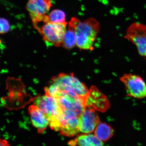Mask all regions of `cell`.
I'll return each mask as SVG.
<instances>
[{
  "label": "cell",
  "instance_id": "obj_15",
  "mask_svg": "<svg viewBox=\"0 0 146 146\" xmlns=\"http://www.w3.org/2000/svg\"><path fill=\"white\" fill-rule=\"evenodd\" d=\"M62 46L66 49H72L76 46L75 33L73 29L68 27L64 36Z\"/></svg>",
  "mask_w": 146,
  "mask_h": 146
},
{
  "label": "cell",
  "instance_id": "obj_17",
  "mask_svg": "<svg viewBox=\"0 0 146 146\" xmlns=\"http://www.w3.org/2000/svg\"><path fill=\"white\" fill-rule=\"evenodd\" d=\"M10 26L8 20L4 18H1V33L5 34L10 30Z\"/></svg>",
  "mask_w": 146,
  "mask_h": 146
},
{
  "label": "cell",
  "instance_id": "obj_9",
  "mask_svg": "<svg viewBox=\"0 0 146 146\" xmlns=\"http://www.w3.org/2000/svg\"><path fill=\"white\" fill-rule=\"evenodd\" d=\"M86 108L94 110L104 112L110 108V103L108 98L100 92L97 88L92 86L89 89L88 95L86 100Z\"/></svg>",
  "mask_w": 146,
  "mask_h": 146
},
{
  "label": "cell",
  "instance_id": "obj_7",
  "mask_svg": "<svg viewBox=\"0 0 146 146\" xmlns=\"http://www.w3.org/2000/svg\"><path fill=\"white\" fill-rule=\"evenodd\" d=\"M125 37L136 46L139 54L146 59V26L135 23L130 25Z\"/></svg>",
  "mask_w": 146,
  "mask_h": 146
},
{
  "label": "cell",
  "instance_id": "obj_16",
  "mask_svg": "<svg viewBox=\"0 0 146 146\" xmlns=\"http://www.w3.org/2000/svg\"><path fill=\"white\" fill-rule=\"evenodd\" d=\"M48 16L50 22L54 23H63L65 21L66 15L63 11L56 9L52 11Z\"/></svg>",
  "mask_w": 146,
  "mask_h": 146
},
{
  "label": "cell",
  "instance_id": "obj_14",
  "mask_svg": "<svg viewBox=\"0 0 146 146\" xmlns=\"http://www.w3.org/2000/svg\"><path fill=\"white\" fill-rule=\"evenodd\" d=\"M114 129L108 124L100 123L94 130V135L102 141H106L113 135Z\"/></svg>",
  "mask_w": 146,
  "mask_h": 146
},
{
  "label": "cell",
  "instance_id": "obj_1",
  "mask_svg": "<svg viewBox=\"0 0 146 146\" xmlns=\"http://www.w3.org/2000/svg\"><path fill=\"white\" fill-rule=\"evenodd\" d=\"M68 27L75 33L76 46L81 50H92L100 31L99 23L94 18L83 21L75 17L71 18Z\"/></svg>",
  "mask_w": 146,
  "mask_h": 146
},
{
  "label": "cell",
  "instance_id": "obj_10",
  "mask_svg": "<svg viewBox=\"0 0 146 146\" xmlns=\"http://www.w3.org/2000/svg\"><path fill=\"white\" fill-rule=\"evenodd\" d=\"M80 132L85 134L93 132L100 123V119L96 111L86 108L78 116Z\"/></svg>",
  "mask_w": 146,
  "mask_h": 146
},
{
  "label": "cell",
  "instance_id": "obj_8",
  "mask_svg": "<svg viewBox=\"0 0 146 146\" xmlns=\"http://www.w3.org/2000/svg\"><path fill=\"white\" fill-rule=\"evenodd\" d=\"M52 5L51 0H29L26 8L30 14L33 27L41 23H45L46 14Z\"/></svg>",
  "mask_w": 146,
  "mask_h": 146
},
{
  "label": "cell",
  "instance_id": "obj_3",
  "mask_svg": "<svg viewBox=\"0 0 146 146\" xmlns=\"http://www.w3.org/2000/svg\"><path fill=\"white\" fill-rule=\"evenodd\" d=\"M67 23H54L48 22L43 24L37 30L47 44L60 47L62 45L66 31Z\"/></svg>",
  "mask_w": 146,
  "mask_h": 146
},
{
  "label": "cell",
  "instance_id": "obj_2",
  "mask_svg": "<svg viewBox=\"0 0 146 146\" xmlns=\"http://www.w3.org/2000/svg\"><path fill=\"white\" fill-rule=\"evenodd\" d=\"M52 80V83L59 87L60 93H65L79 98L83 100L85 106L89 90L85 84L74 76L73 73H61L54 76Z\"/></svg>",
  "mask_w": 146,
  "mask_h": 146
},
{
  "label": "cell",
  "instance_id": "obj_4",
  "mask_svg": "<svg viewBox=\"0 0 146 146\" xmlns=\"http://www.w3.org/2000/svg\"><path fill=\"white\" fill-rule=\"evenodd\" d=\"M34 105L41 110L50 121L49 125L53 129L57 123V118L61 111L56 98L48 94L38 96L34 100Z\"/></svg>",
  "mask_w": 146,
  "mask_h": 146
},
{
  "label": "cell",
  "instance_id": "obj_13",
  "mask_svg": "<svg viewBox=\"0 0 146 146\" xmlns=\"http://www.w3.org/2000/svg\"><path fill=\"white\" fill-rule=\"evenodd\" d=\"M72 146H103V142L94 134H85L78 135L75 139L68 142Z\"/></svg>",
  "mask_w": 146,
  "mask_h": 146
},
{
  "label": "cell",
  "instance_id": "obj_6",
  "mask_svg": "<svg viewBox=\"0 0 146 146\" xmlns=\"http://www.w3.org/2000/svg\"><path fill=\"white\" fill-rule=\"evenodd\" d=\"M120 79L125 86L128 96L138 99L146 98V83L140 76L125 74Z\"/></svg>",
  "mask_w": 146,
  "mask_h": 146
},
{
  "label": "cell",
  "instance_id": "obj_5",
  "mask_svg": "<svg viewBox=\"0 0 146 146\" xmlns=\"http://www.w3.org/2000/svg\"><path fill=\"white\" fill-rule=\"evenodd\" d=\"M78 117L73 111L61 108L57 118V131L68 137L78 135L80 132Z\"/></svg>",
  "mask_w": 146,
  "mask_h": 146
},
{
  "label": "cell",
  "instance_id": "obj_11",
  "mask_svg": "<svg viewBox=\"0 0 146 146\" xmlns=\"http://www.w3.org/2000/svg\"><path fill=\"white\" fill-rule=\"evenodd\" d=\"M56 98L61 108L72 111L78 116L86 108L81 99L68 94L61 93Z\"/></svg>",
  "mask_w": 146,
  "mask_h": 146
},
{
  "label": "cell",
  "instance_id": "obj_12",
  "mask_svg": "<svg viewBox=\"0 0 146 146\" xmlns=\"http://www.w3.org/2000/svg\"><path fill=\"white\" fill-rule=\"evenodd\" d=\"M29 111L33 125L37 129L38 133L42 134L49 125L50 121L48 118L35 105L30 106Z\"/></svg>",
  "mask_w": 146,
  "mask_h": 146
}]
</instances>
